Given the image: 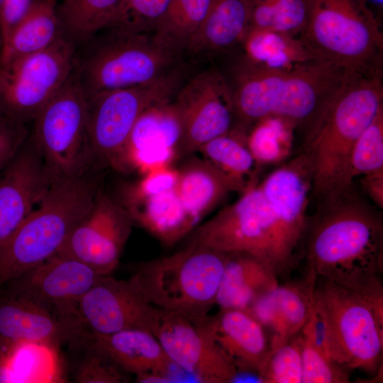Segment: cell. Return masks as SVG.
I'll return each mask as SVG.
<instances>
[{
    "label": "cell",
    "mask_w": 383,
    "mask_h": 383,
    "mask_svg": "<svg viewBox=\"0 0 383 383\" xmlns=\"http://www.w3.org/2000/svg\"><path fill=\"white\" fill-rule=\"evenodd\" d=\"M325 203L308 242L309 270L367 299L383 296L382 219L351 189Z\"/></svg>",
    "instance_id": "6da1fadb"
},
{
    "label": "cell",
    "mask_w": 383,
    "mask_h": 383,
    "mask_svg": "<svg viewBox=\"0 0 383 383\" xmlns=\"http://www.w3.org/2000/svg\"><path fill=\"white\" fill-rule=\"evenodd\" d=\"M382 77V74L353 73L310 123L304 154L311 167L312 192L325 201L351 189L353 148L383 110Z\"/></svg>",
    "instance_id": "7a4b0ae2"
},
{
    "label": "cell",
    "mask_w": 383,
    "mask_h": 383,
    "mask_svg": "<svg viewBox=\"0 0 383 383\" xmlns=\"http://www.w3.org/2000/svg\"><path fill=\"white\" fill-rule=\"evenodd\" d=\"M353 73L323 60L271 69L245 57L228 82L235 117L243 123L267 118L311 123Z\"/></svg>",
    "instance_id": "3957f363"
},
{
    "label": "cell",
    "mask_w": 383,
    "mask_h": 383,
    "mask_svg": "<svg viewBox=\"0 0 383 383\" xmlns=\"http://www.w3.org/2000/svg\"><path fill=\"white\" fill-rule=\"evenodd\" d=\"M99 192L87 174L52 179L38 205L0 248V287L56 255Z\"/></svg>",
    "instance_id": "277c9868"
},
{
    "label": "cell",
    "mask_w": 383,
    "mask_h": 383,
    "mask_svg": "<svg viewBox=\"0 0 383 383\" xmlns=\"http://www.w3.org/2000/svg\"><path fill=\"white\" fill-rule=\"evenodd\" d=\"M226 258L227 253L189 244L137 264L128 279L152 306L199 320L216 304Z\"/></svg>",
    "instance_id": "5b68a950"
},
{
    "label": "cell",
    "mask_w": 383,
    "mask_h": 383,
    "mask_svg": "<svg viewBox=\"0 0 383 383\" xmlns=\"http://www.w3.org/2000/svg\"><path fill=\"white\" fill-rule=\"evenodd\" d=\"M308 18L299 35L322 60L349 71L382 74L380 21L363 0H307Z\"/></svg>",
    "instance_id": "8992f818"
},
{
    "label": "cell",
    "mask_w": 383,
    "mask_h": 383,
    "mask_svg": "<svg viewBox=\"0 0 383 383\" xmlns=\"http://www.w3.org/2000/svg\"><path fill=\"white\" fill-rule=\"evenodd\" d=\"M77 50L74 72L87 96L148 83L174 68L177 56L148 33L105 29Z\"/></svg>",
    "instance_id": "52a82bcc"
},
{
    "label": "cell",
    "mask_w": 383,
    "mask_h": 383,
    "mask_svg": "<svg viewBox=\"0 0 383 383\" xmlns=\"http://www.w3.org/2000/svg\"><path fill=\"white\" fill-rule=\"evenodd\" d=\"M181 69L174 68L143 84L87 96L88 141L94 164L128 171L126 146L143 113L169 102L181 87Z\"/></svg>",
    "instance_id": "ba28073f"
},
{
    "label": "cell",
    "mask_w": 383,
    "mask_h": 383,
    "mask_svg": "<svg viewBox=\"0 0 383 383\" xmlns=\"http://www.w3.org/2000/svg\"><path fill=\"white\" fill-rule=\"evenodd\" d=\"M87 121V96L73 71L33 121L31 137L52 179L81 177L94 165Z\"/></svg>",
    "instance_id": "9c48e42d"
},
{
    "label": "cell",
    "mask_w": 383,
    "mask_h": 383,
    "mask_svg": "<svg viewBox=\"0 0 383 383\" xmlns=\"http://www.w3.org/2000/svg\"><path fill=\"white\" fill-rule=\"evenodd\" d=\"M316 299L331 332L337 364L376 372L382 357L383 308L326 280L316 287Z\"/></svg>",
    "instance_id": "30bf717a"
},
{
    "label": "cell",
    "mask_w": 383,
    "mask_h": 383,
    "mask_svg": "<svg viewBox=\"0 0 383 383\" xmlns=\"http://www.w3.org/2000/svg\"><path fill=\"white\" fill-rule=\"evenodd\" d=\"M77 46L63 35L46 49L0 63V113L26 124L72 74Z\"/></svg>",
    "instance_id": "8fae6325"
},
{
    "label": "cell",
    "mask_w": 383,
    "mask_h": 383,
    "mask_svg": "<svg viewBox=\"0 0 383 383\" xmlns=\"http://www.w3.org/2000/svg\"><path fill=\"white\" fill-rule=\"evenodd\" d=\"M189 244L223 253L252 255L284 272L277 230L258 184L251 182L234 203L193 231Z\"/></svg>",
    "instance_id": "7c38bea8"
},
{
    "label": "cell",
    "mask_w": 383,
    "mask_h": 383,
    "mask_svg": "<svg viewBox=\"0 0 383 383\" xmlns=\"http://www.w3.org/2000/svg\"><path fill=\"white\" fill-rule=\"evenodd\" d=\"M172 103L181 126L179 155L196 152L209 140L228 133L235 118L229 83L216 70H206L181 86Z\"/></svg>",
    "instance_id": "4fadbf2b"
},
{
    "label": "cell",
    "mask_w": 383,
    "mask_h": 383,
    "mask_svg": "<svg viewBox=\"0 0 383 383\" xmlns=\"http://www.w3.org/2000/svg\"><path fill=\"white\" fill-rule=\"evenodd\" d=\"M133 221L125 206L100 190L57 255L80 261L101 275L120 261Z\"/></svg>",
    "instance_id": "5bb4252c"
},
{
    "label": "cell",
    "mask_w": 383,
    "mask_h": 383,
    "mask_svg": "<svg viewBox=\"0 0 383 383\" xmlns=\"http://www.w3.org/2000/svg\"><path fill=\"white\" fill-rule=\"evenodd\" d=\"M151 332L169 358L198 382H233L236 365L198 320L156 308Z\"/></svg>",
    "instance_id": "9a60e30c"
},
{
    "label": "cell",
    "mask_w": 383,
    "mask_h": 383,
    "mask_svg": "<svg viewBox=\"0 0 383 383\" xmlns=\"http://www.w3.org/2000/svg\"><path fill=\"white\" fill-rule=\"evenodd\" d=\"M101 276L80 261L56 254L2 287L58 316L82 319L79 301Z\"/></svg>",
    "instance_id": "2e32d148"
},
{
    "label": "cell",
    "mask_w": 383,
    "mask_h": 383,
    "mask_svg": "<svg viewBox=\"0 0 383 383\" xmlns=\"http://www.w3.org/2000/svg\"><path fill=\"white\" fill-rule=\"evenodd\" d=\"M274 221L284 270L292 258L306 228L311 170L305 154L292 160L257 184Z\"/></svg>",
    "instance_id": "e0dca14e"
},
{
    "label": "cell",
    "mask_w": 383,
    "mask_h": 383,
    "mask_svg": "<svg viewBox=\"0 0 383 383\" xmlns=\"http://www.w3.org/2000/svg\"><path fill=\"white\" fill-rule=\"evenodd\" d=\"M155 311L129 279H117L110 274L101 275L79 304L84 325L98 335L134 328L151 332Z\"/></svg>",
    "instance_id": "ac0fdd59"
},
{
    "label": "cell",
    "mask_w": 383,
    "mask_h": 383,
    "mask_svg": "<svg viewBox=\"0 0 383 383\" xmlns=\"http://www.w3.org/2000/svg\"><path fill=\"white\" fill-rule=\"evenodd\" d=\"M52 179L29 135L0 176V248L38 205Z\"/></svg>",
    "instance_id": "d6986e66"
},
{
    "label": "cell",
    "mask_w": 383,
    "mask_h": 383,
    "mask_svg": "<svg viewBox=\"0 0 383 383\" xmlns=\"http://www.w3.org/2000/svg\"><path fill=\"white\" fill-rule=\"evenodd\" d=\"M88 331L82 319L60 317L26 299L0 292V335L4 337L57 349Z\"/></svg>",
    "instance_id": "ffe728a7"
},
{
    "label": "cell",
    "mask_w": 383,
    "mask_h": 383,
    "mask_svg": "<svg viewBox=\"0 0 383 383\" xmlns=\"http://www.w3.org/2000/svg\"><path fill=\"white\" fill-rule=\"evenodd\" d=\"M198 321L232 358L238 370L262 376L270 345L265 329L249 309H220L215 315L208 314Z\"/></svg>",
    "instance_id": "44dd1931"
},
{
    "label": "cell",
    "mask_w": 383,
    "mask_h": 383,
    "mask_svg": "<svg viewBox=\"0 0 383 383\" xmlns=\"http://www.w3.org/2000/svg\"><path fill=\"white\" fill-rule=\"evenodd\" d=\"M178 172L176 191L196 226L229 193L246 188L206 159L190 160Z\"/></svg>",
    "instance_id": "7402d4cb"
},
{
    "label": "cell",
    "mask_w": 383,
    "mask_h": 383,
    "mask_svg": "<svg viewBox=\"0 0 383 383\" xmlns=\"http://www.w3.org/2000/svg\"><path fill=\"white\" fill-rule=\"evenodd\" d=\"M278 284L277 274L262 260L248 253H227L216 304L220 309H246Z\"/></svg>",
    "instance_id": "603a6c76"
},
{
    "label": "cell",
    "mask_w": 383,
    "mask_h": 383,
    "mask_svg": "<svg viewBox=\"0 0 383 383\" xmlns=\"http://www.w3.org/2000/svg\"><path fill=\"white\" fill-rule=\"evenodd\" d=\"M92 334L96 345L128 373L164 374L172 362L158 340L149 331L134 328L107 335Z\"/></svg>",
    "instance_id": "cb8c5ba5"
},
{
    "label": "cell",
    "mask_w": 383,
    "mask_h": 383,
    "mask_svg": "<svg viewBox=\"0 0 383 383\" xmlns=\"http://www.w3.org/2000/svg\"><path fill=\"white\" fill-rule=\"evenodd\" d=\"M123 205L133 221L167 246L175 244L197 226L186 211L176 189L127 199Z\"/></svg>",
    "instance_id": "d4e9b609"
},
{
    "label": "cell",
    "mask_w": 383,
    "mask_h": 383,
    "mask_svg": "<svg viewBox=\"0 0 383 383\" xmlns=\"http://www.w3.org/2000/svg\"><path fill=\"white\" fill-rule=\"evenodd\" d=\"M249 24L248 0H215L187 50L196 55L226 51L243 42Z\"/></svg>",
    "instance_id": "484cf974"
},
{
    "label": "cell",
    "mask_w": 383,
    "mask_h": 383,
    "mask_svg": "<svg viewBox=\"0 0 383 383\" xmlns=\"http://www.w3.org/2000/svg\"><path fill=\"white\" fill-rule=\"evenodd\" d=\"M61 36L57 0H33L3 43L0 63L43 50Z\"/></svg>",
    "instance_id": "4316f807"
},
{
    "label": "cell",
    "mask_w": 383,
    "mask_h": 383,
    "mask_svg": "<svg viewBox=\"0 0 383 383\" xmlns=\"http://www.w3.org/2000/svg\"><path fill=\"white\" fill-rule=\"evenodd\" d=\"M243 43L248 59L271 69L291 68L322 60L300 38L283 32L249 30Z\"/></svg>",
    "instance_id": "83f0119b"
},
{
    "label": "cell",
    "mask_w": 383,
    "mask_h": 383,
    "mask_svg": "<svg viewBox=\"0 0 383 383\" xmlns=\"http://www.w3.org/2000/svg\"><path fill=\"white\" fill-rule=\"evenodd\" d=\"M215 0H171L167 10L152 32L162 48L178 57L200 28Z\"/></svg>",
    "instance_id": "f1b7e54d"
},
{
    "label": "cell",
    "mask_w": 383,
    "mask_h": 383,
    "mask_svg": "<svg viewBox=\"0 0 383 383\" xmlns=\"http://www.w3.org/2000/svg\"><path fill=\"white\" fill-rule=\"evenodd\" d=\"M121 0H57L62 35L81 45L110 24Z\"/></svg>",
    "instance_id": "f546056e"
},
{
    "label": "cell",
    "mask_w": 383,
    "mask_h": 383,
    "mask_svg": "<svg viewBox=\"0 0 383 383\" xmlns=\"http://www.w3.org/2000/svg\"><path fill=\"white\" fill-rule=\"evenodd\" d=\"M181 126L172 104L164 103L149 109L138 119L129 138L126 153L147 148H170L177 150Z\"/></svg>",
    "instance_id": "4dcf8cb0"
},
{
    "label": "cell",
    "mask_w": 383,
    "mask_h": 383,
    "mask_svg": "<svg viewBox=\"0 0 383 383\" xmlns=\"http://www.w3.org/2000/svg\"><path fill=\"white\" fill-rule=\"evenodd\" d=\"M248 2L249 30H271L297 36L306 26L307 0H248Z\"/></svg>",
    "instance_id": "1f68e13d"
},
{
    "label": "cell",
    "mask_w": 383,
    "mask_h": 383,
    "mask_svg": "<svg viewBox=\"0 0 383 383\" xmlns=\"http://www.w3.org/2000/svg\"><path fill=\"white\" fill-rule=\"evenodd\" d=\"M198 152L202 153L204 159L245 187L251 182H246V178L252 173L257 162L246 141L231 131L209 140Z\"/></svg>",
    "instance_id": "d6a6232c"
},
{
    "label": "cell",
    "mask_w": 383,
    "mask_h": 383,
    "mask_svg": "<svg viewBox=\"0 0 383 383\" xmlns=\"http://www.w3.org/2000/svg\"><path fill=\"white\" fill-rule=\"evenodd\" d=\"M317 278L309 270L304 282L278 285L279 309L285 343L300 333L310 316Z\"/></svg>",
    "instance_id": "836d02e7"
},
{
    "label": "cell",
    "mask_w": 383,
    "mask_h": 383,
    "mask_svg": "<svg viewBox=\"0 0 383 383\" xmlns=\"http://www.w3.org/2000/svg\"><path fill=\"white\" fill-rule=\"evenodd\" d=\"M84 353L74 365L73 382L77 383H124L128 372L117 365L95 343L89 331L83 338Z\"/></svg>",
    "instance_id": "e575fe53"
},
{
    "label": "cell",
    "mask_w": 383,
    "mask_h": 383,
    "mask_svg": "<svg viewBox=\"0 0 383 383\" xmlns=\"http://www.w3.org/2000/svg\"><path fill=\"white\" fill-rule=\"evenodd\" d=\"M170 2L171 0H121L106 29L139 33H152L165 14Z\"/></svg>",
    "instance_id": "d590c367"
},
{
    "label": "cell",
    "mask_w": 383,
    "mask_h": 383,
    "mask_svg": "<svg viewBox=\"0 0 383 383\" xmlns=\"http://www.w3.org/2000/svg\"><path fill=\"white\" fill-rule=\"evenodd\" d=\"M383 170V110L356 140L350 159V179Z\"/></svg>",
    "instance_id": "8d00e7d4"
},
{
    "label": "cell",
    "mask_w": 383,
    "mask_h": 383,
    "mask_svg": "<svg viewBox=\"0 0 383 383\" xmlns=\"http://www.w3.org/2000/svg\"><path fill=\"white\" fill-rule=\"evenodd\" d=\"M262 376L265 383H302L300 333L270 353Z\"/></svg>",
    "instance_id": "74e56055"
},
{
    "label": "cell",
    "mask_w": 383,
    "mask_h": 383,
    "mask_svg": "<svg viewBox=\"0 0 383 383\" xmlns=\"http://www.w3.org/2000/svg\"><path fill=\"white\" fill-rule=\"evenodd\" d=\"M246 143L257 163L278 161L289 151V141L271 130L266 123L255 129Z\"/></svg>",
    "instance_id": "f35d334b"
},
{
    "label": "cell",
    "mask_w": 383,
    "mask_h": 383,
    "mask_svg": "<svg viewBox=\"0 0 383 383\" xmlns=\"http://www.w3.org/2000/svg\"><path fill=\"white\" fill-rule=\"evenodd\" d=\"M29 136L26 124L0 113V176Z\"/></svg>",
    "instance_id": "ab89813d"
},
{
    "label": "cell",
    "mask_w": 383,
    "mask_h": 383,
    "mask_svg": "<svg viewBox=\"0 0 383 383\" xmlns=\"http://www.w3.org/2000/svg\"><path fill=\"white\" fill-rule=\"evenodd\" d=\"M27 345L0 335V383L23 382Z\"/></svg>",
    "instance_id": "60d3db41"
},
{
    "label": "cell",
    "mask_w": 383,
    "mask_h": 383,
    "mask_svg": "<svg viewBox=\"0 0 383 383\" xmlns=\"http://www.w3.org/2000/svg\"><path fill=\"white\" fill-rule=\"evenodd\" d=\"M178 170L171 166L162 167L143 175L127 194V199H135L158 194L176 189Z\"/></svg>",
    "instance_id": "b9f144b4"
},
{
    "label": "cell",
    "mask_w": 383,
    "mask_h": 383,
    "mask_svg": "<svg viewBox=\"0 0 383 383\" xmlns=\"http://www.w3.org/2000/svg\"><path fill=\"white\" fill-rule=\"evenodd\" d=\"M33 0H0V31L2 44L23 16Z\"/></svg>",
    "instance_id": "7bdbcfd3"
},
{
    "label": "cell",
    "mask_w": 383,
    "mask_h": 383,
    "mask_svg": "<svg viewBox=\"0 0 383 383\" xmlns=\"http://www.w3.org/2000/svg\"><path fill=\"white\" fill-rule=\"evenodd\" d=\"M361 186L370 199L383 209V170L362 175Z\"/></svg>",
    "instance_id": "ee69618b"
},
{
    "label": "cell",
    "mask_w": 383,
    "mask_h": 383,
    "mask_svg": "<svg viewBox=\"0 0 383 383\" xmlns=\"http://www.w3.org/2000/svg\"><path fill=\"white\" fill-rule=\"evenodd\" d=\"M363 1L380 21V15L383 10V0H363Z\"/></svg>",
    "instance_id": "f6af8a7d"
},
{
    "label": "cell",
    "mask_w": 383,
    "mask_h": 383,
    "mask_svg": "<svg viewBox=\"0 0 383 383\" xmlns=\"http://www.w3.org/2000/svg\"><path fill=\"white\" fill-rule=\"evenodd\" d=\"M1 48H2V40H1V31H0V56H1Z\"/></svg>",
    "instance_id": "bcb514c9"
}]
</instances>
